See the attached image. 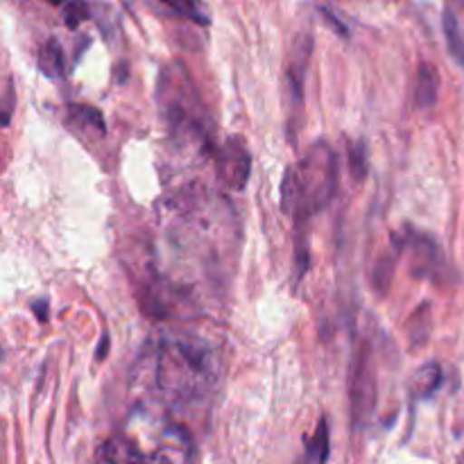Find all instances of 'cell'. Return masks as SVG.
<instances>
[{
    "label": "cell",
    "instance_id": "cell-1",
    "mask_svg": "<svg viewBox=\"0 0 464 464\" xmlns=\"http://www.w3.org/2000/svg\"><path fill=\"white\" fill-rule=\"evenodd\" d=\"M218 353L202 340H163L154 362V388L172 403L202 401L218 385Z\"/></svg>",
    "mask_w": 464,
    "mask_h": 464
},
{
    "label": "cell",
    "instance_id": "cell-2",
    "mask_svg": "<svg viewBox=\"0 0 464 464\" xmlns=\"http://www.w3.org/2000/svg\"><path fill=\"white\" fill-rule=\"evenodd\" d=\"M338 186V154L326 140L311 145L302 161L293 163L281 181V211L306 225L324 211Z\"/></svg>",
    "mask_w": 464,
    "mask_h": 464
},
{
    "label": "cell",
    "instance_id": "cell-3",
    "mask_svg": "<svg viewBox=\"0 0 464 464\" xmlns=\"http://www.w3.org/2000/svg\"><path fill=\"white\" fill-rule=\"evenodd\" d=\"M159 102L170 136L179 140H195L202 145V150L216 148L211 140V118L204 111L198 91L186 77L184 68H179V82H172L170 68L163 72L159 82Z\"/></svg>",
    "mask_w": 464,
    "mask_h": 464
},
{
    "label": "cell",
    "instance_id": "cell-4",
    "mask_svg": "<svg viewBox=\"0 0 464 464\" xmlns=\"http://www.w3.org/2000/svg\"><path fill=\"white\" fill-rule=\"evenodd\" d=\"M379 401V376H376L374 347L367 338L358 340L349 367V406H352L353 429H365L376 412Z\"/></svg>",
    "mask_w": 464,
    "mask_h": 464
},
{
    "label": "cell",
    "instance_id": "cell-5",
    "mask_svg": "<svg viewBox=\"0 0 464 464\" xmlns=\"http://www.w3.org/2000/svg\"><path fill=\"white\" fill-rule=\"evenodd\" d=\"M406 249L412 254V276L429 281H442L449 272L447 256L433 236L417 231L412 227L406 229Z\"/></svg>",
    "mask_w": 464,
    "mask_h": 464
},
{
    "label": "cell",
    "instance_id": "cell-6",
    "mask_svg": "<svg viewBox=\"0 0 464 464\" xmlns=\"http://www.w3.org/2000/svg\"><path fill=\"white\" fill-rule=\"evenodd\" d=\"M218 177L222 184L234 190H243L247 186L249 172H252V157L240 139H227L216 148Z\"/></svg>",
    "mask_w": 464,
    "mask_h": 464
},
{
    "label": "cell",
    "instance_id": "cell-7",
    "mask_svg": "<svg viewBox=\"0 0 464 464\" xmlns=\"http://www.w3.org/2000/svg\"><path fill=\"white\" fill-rule=\"evenodd\" d=\"M313 53V39L311 36H299L295 39L293 53H290L288 62V89H290V102L295 107L304 104V84H306V71H308V59Z\"/></svg>",
    "mask_w": 464,
    "mask_h": 464
},
{
    "label": "cell",
    "instance_id": "cell-8",
    "mask_svg": "<svg viewBox=\"0 0 464 464\" xmlns=\"http://www.w3.org/2000/svg\"><path fill=\"white\" fill-rule=\"evenodd\" d=\"M406 249V236H392V243H390V249L379 258V263L374 266V275H372V284H374V290L379 295H385L392 285L394 272H397L399 256Z\"/></svg>",
    "mask_w": 464,
    "mask_h": 464
},
{
    "label": "cell",
    "instance_id": "cell-9",
    "mask_svg": "<svg viewBox=\"0 0 464 464\" xmlns=\"http://www.w3.org/2000/svg\"><path fill=\"white\" fill-rule=\"evenodd\" d=\"M440 95V72L433 63L421 62L415 77V107L430 109L435 107Z\"/></svg>",
    "mask_w": 464,
    "mask_h": 464
},
{
    "label": "cell",
    "instance_id": "cell-10",
    "mask_svg": "<svg viewBox=\"0 0 464 464\" xmlns=\"http://www.w3.org/2000/svg\"><path fill=\"white\" fill-rule=\"evenodd\" d=\"M442 367H440L438 362H426V365H421L411 379L412 399H415V401H426V399H430L440 388H442Z\"/></svg>",
    "mask_w": 464,
    "mask_h": 464
},
{
    "label": "cell",
    "instance_id": "cell-11",
    "mask_svg": "<svg viewBox=\"0 0 464 464\" xmlns=\"http://www.w3.org/2000/svg\"><path fill=\"white\" fill-rule=\"evenodd\" d=\"M36 66L50 80H62L66 72V59H63V50L57 39H48L41 45L39 54H36Z\"/></svg>",
    "mask_w": 464,
    "mask_h": 464
},
{
    "label": "cell",
    "instance_id": "cell-12",
    "mask_svg": "<svg viewBox=\"0 0 464 464\" xmlns=\"http://www.w3.org/2000/svg\"><path fill=\"white\" fill-rule=\"evenodd\" d=\"M66 118L75 127H84V130L98 131V134H104L107 131V125H104V118L100 113V109L91 107V104H80L71 102L66 107Z\"/></svg>",
    "mask_w": 464,
    "mask_h": 464
},
{
    "label": "cell",
    "instance_id": "cell-13",
    "mask_svg": "<svg viewBox=\"0 0 464 464\" xmlns=\"http://www.w3.org/2000/svg\"><path fill=\"white\" fill-rule=\"evenodd\" d=\"M442 27H444V36H447V45L451 57L456 59L458 66L464 71V32L460 27V21L453 14V9H447L442 18Z\"/></svg>",
    "mask_w": 464,
    "mask_h": 464
},
{
    "label": "cell",
    "instance_id": "cell-14",
    "mask_svg": "<svg viewBox=\"0 0 464 464\" xmlns=\"http://www.w3.org/2000/svg\"><path fill=\"white\" fill-rule=\"evenodd\" d=\"M98 460L104 462H127V460H148V456L136 451L125 438H113L98 451Z\"/></svg>",
    "mask_w": 464,
    "mask_h": 464
},
{
    "label": "cell",
    "instance_id": "cell-15",
    "mask_svg": "<svg viewBox=\"0 0 464 464\" xmlns=\"http://www.w3.org/2000/svg\"><path fill=\"white\" fill-rule=\"evenodd\" d=\"M331 429H329V420L322 417L320 424H317L315 433L313 438L306 442V460L308 462H326L331 456Z\"/></svg>",
    "mask_w": 464,
    "mask_h": 464
},
{
    "label": "cell",
    "instance_id": "cell-16",
    "mask_svg": "<svg viewBox=\"0 0 464 464\" xmlns=\"http://www.w3.org/2000/svg\"><path fill=\"white\" fill-rule=\"evenodd\" d=\"M347 166L349 175L353 181H365L367 170H370V157H367V143L365 140H349L347 145Z\"/></svg>",
    "mask_w": 464,
    "mask_h": 464
},
{
    "label": "cell",
    "instance_id": "cell-17",
    "mask_svg": "<svg viewBox=\"0 0 464 464\" xmlns=\"http://www.w3.org/2000/svg\"><path fill=\"white\" fill-rule=\"evenodd\" d=\"M430 335V306L424 304V306L417 308L412 313L411 322H408V338H411V347H424L426 340Z\"/></svg>",
    "mask_w": 464,
    "mask_h": 464
},
{
    "label": "cell",
    "instance_id": "cell-18",
    "mask_svg": "<svg viewBox=\"0 0 464 464\" xmlns=\"http://www.w3.org/2000/svg\"><path fill=\"white\" fill-rule=\"evenodd\" d=\"M161 3L166 5V7H170L172 12L179 14V16L193 21L195 25H208V23H211L202 0H161Z\"/></svg>",
    "mask_w": 464,
    "mask_h": 464
},
{
    "label": "cell",
    "instance_id": "cell-19",
    "mask_svg": "<svg viewBox=\"0 0 464 464\" xmlns=\"http://www.w3.org/2000/svg\"><path fill=\"white\" fill-rule=\"evenodd\" d=\"M89 16V12H86V5L82 3V0H72V3H68L66 12H63V18H66V25L71 27V30H75L77 25H80L84 18Z\"/></svg>",
    "mask_w": 464,
    "mask_h": 464
},
{
    "label": "cell",
    "instance_id": "cell-20",
    "mask_svg": "<svg viewBox=\"0 0 464 464\" xmlns=\"http://www.w3.org/2000/svg\"><path fill=\"white\" fill-rule=\"evenodd\" d=\"M320 12H322V16H324V21L329 23V25L334 27V30L338 32L340 36H349V27L344 25V23L340 21L338 16H335V14H334V9H331L329 5H320Z\"/></svg>",
    "mask_w": 464,
    "mask_h": 464
},
{
    "label": "cell",
    "instance_id": "cell-21",
    "mask_svg": "<svg viewBox=\"0 0 464 464\" xmlns=\"http://www.w3.org/2000/svg\"><path fill=\"white\" fill-rule=\"evenodd\" d=\"M12 104H14V86L12 82H7V89H5V102H3V125H9V118H12Z\"/></svg>",
    "mask_w": 464,
    "mask_h": 464
},
{
    "label": "cell",
    "instance_id": "cell-22",
    "mask_svg": "<svg viewBox=\"0 0 464 464\" xmlns=\"http://www.w3.org/2000/svg\"><path fill=\"white\" fill-rule=\"evenodd\" d=\"M32 311H34V315L39 317V322L48 320V302H45V299H39V302L32 304Z\"/></svg>",
    "mask_w": 464,
    "mask_h": 464
},
{
    "label": "cell",
    "instance_id": "cell-23",
    "mask_svg": "<svg viewBox=\"0 0 464 464\" xmlns=\"http://www.w3.org/2000/svg\"><path fill=\"white\" fill-rule=\"evenodd\" d=\"M107 347H109V335H102V343H100L98 353H95L98 361H104V356H107Z\"/></svg>",
    "mask_w": 464,
    "mask_h": 464
},
{
    "label": "cell",
    "instance_id": "cell-24",
    "mask_svg": "<svg viewBox=\"0 0 464 464\" xmlns=\"http://www.w3.org/2000/svg\"><path fill=\"white\" fill-rule=\"evenodd\" d=\"M50 3H54V5H59V3H63V0H50Z\"/></svg>",
    "mask_w": 464,
    "mask_h": 464
}]
</instances>
